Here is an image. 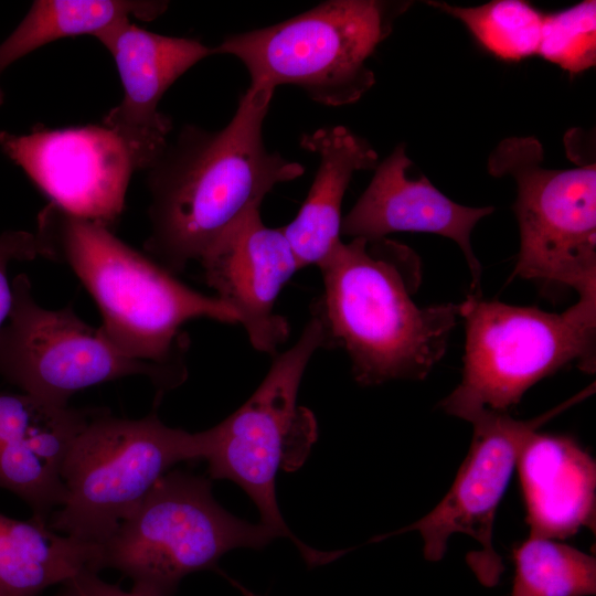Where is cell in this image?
Segmentation results:
<instances>
[{"label": "cell", "instance_id": "obj_1", "mask_svg": "<svg viewBox=\"0 0 596 596\" xmlns=\"http://www.w3.org/2000/svg\"><path fill=\"white\" fill-rule=\"evenodd\" d=\"M274 89L249 85L220 130L185 125L147 172L150 234L147 255L171 274L200 260L273 188L304 173L270 152L263 124Z\"/></svg>", "mask_w": 596, "mask_h": 596}, {"label": "cell", "instance_id": "obj_2", "mask_svg": "<svg viewBox=\"0 0 596 596\" xmlns=\"http://www.w3.org/2000/svg\"><path fill=\"white\" fill-rule=\"evenodd\" d=\"M323 290L311 306L326 348H342L362 386L423 380L444 356L459 304L419 307L421 260L390 240L341 242L319 266Z\"/></svg>", "mask_w": 596, "mask_h": 596}, {"label": "cell", "instance_id": "obj_3", "mask_svg": "<svg viewBox=\"0 0 596 596\" xmlns=\"http://www.w3.org/2000/svg\"><path fill=\"white\" fill-rule=\"evenodd\" d=\"M34 233L41 257L73 270L99 309L104 336L132 359L187 376L182 327L199 318L237 324L221 299L187 286L100 223L49 203Z\"/></svg>", "mask_w": 596, "mask_h": 596}, {"label": "cell", "instance_id": "obj_4", "mask_svg": "<svg viewBox=\"0 0 596 596\" xmlns=\"http://www.w3.org/2000/svg\"><path fill=\"white\" fill-rule=\"evenodd\" d=\"M413 4L406 0H329L286 21L225 38L214 54L237 57L251 85L300 87L313 102L343 106L375 83L369 58Z\"/></svg>", "mask_w": 596, "mask_h": 596}, {"label": "cell", "instance_id": "obj_5", "mask_svg": "<svg viewBox=\"0 0 596 596\" xmlns=\"http://www.w3.org/2000/svg\"><path fill=\"white\" fill-rule=\"evenodd\" d=\"M466 342L461 380L440 402L467 422L483 409L508 413L543 377L576 364L594 373L596 300L577 299L561 313L485 300L460 302Z\"/></svg>", "mask_w": 596, "mask_h": 596}, {"label": "cell", "instance_id": "obj_6", "mask_svg": "<svg viewBox=\"0 0 596 596\" xmlns=\"http://www.w3.org/2000/svg\"><path fill=\"white\" fill-rule=\"evenodd\" d=\"M296 343L274 356L262 383L235 412L203 430L204 457L211 479L238 485L256 505L260 523L287 538L310 564L337 557L318 552L296 538L281 517L276 499L279 470L299 468L317 439L313 414L297 402L306 368L326 348L321 320L311 312Z\"/></svg>", "mask_w": 596, "mask_h": 596}, {"label": "cell", "instance_id": "obj_7", "mask_svg": "<svg viewBox=\"0 0 596 596\" xmlns=\"http://www.w3.org/2000/svg\"><path fill=\"white\" fill-rule=\"evenodd\" d=\"M203 457V432L169 427L156 413L128 419L98 409L64 459L65 498L47 526L99 546L172 467Z\"/></svg>", "mask_w": 596, "mask_h": 596}, {"label": "cell", "instance_id": "obj_8", "mask_svg": "<svg viewBox=\"0 0 596 596\" xmlns=\"http://www.w3.org/2000/svg\"><path fill=\"white\" fill-rule=\"evenodd\" d=\"M276 538L224 510L207 478L170 470L98 546L97 568L119 571L143 596H173L187 575L214 567L231 550L262 549Z\"/></svg>", "mask_w": 596, "mask_h": 596}, {"label": "cell", "instance_id": "obj_9", "mask_svg": "<svg viewBox=\"0 0 596 596\" xmlns=\"http://www.w3.org/2000/svg\"><path fill=\"white\" fill-rule=\"evenodd\" d=\"M535 137H508L488 158L494 177L517 184L520 249L513 277L570 287L578 299L596 300V164L570 169L543 166Z\"/></svg>", "mask_w": 596, "mask_h": 596}, {"label": "cell", "instance_id": "obj_10", "mask_svg": "<svg viewBox=\"0 0 596 596\" xmlns=\"http://www.w3.org/2000/svg\"><path fill=\"white\" fill-rule=\"evenodd\" d=\"M12 291L0 330V376L21 393L64 407L75 393L126 376H146L161 393L185 381L174 371L124 354L72 307L40 306L25 274L14 277Z\"/></svg>", "mask_w": 596, "mask_h": 596}, {"label": "cell", "instance_id": "obj_11", "mask_svg": "<svg viewBox=\"0 0 596 596\" xmlns=\"http://www.w3.org/2000/svg\"><path fill=\"white\" fill-rule=\"evenodd\" d=\"M589 393L587 389L528 421L489 409L472 416L469 419L473 426L472 440L447 494L422 519L390 535L417 531L424 543L425 558L438 561L445 554L450 535L465 533L480 545L479 550L468 553L469 565L483 584H496L503 567L492 544L494 517L520 450L532 433Z\"/></svg>", "mask_w": 596, "mask_h": 596}, {"label": "cell", "instance_id": "obj_12", "mask_svg": "<svg viewBox=\"0 0 596 596\" xmlns=\"http://www.w3.org/2000/svg\"><path fill=\"white\" fill-rule=\"evenodd\" d=\"M2 152L50 203L110 228L120 216L131 174V153L110 128L86 125L0 131Z\"/></svg>", "mask_w": 596, "mask_h": 596}, {"label": "cell", "instance_id": "obj_13", "mask_svg": "<svg viewBox=\"0 0 596 596\" xmlns=\"http://www.w3.org/2000/svg\"><path fill=\"white\" fill-rule=\"evenodd\" d=\"M111 55L123 85L121 102L102 124L125 142L137 170L146 171L169 141L171 119L159 111L168 88L213 47L195 39L162 35L119 20L94 36Z\"/></svg>", "mask_w": 596, "mask_h": 596}, {"label": "cell", "instance_id": "obj_14", "mask_svg": "<svg viewBox=\"0 0 596 596\" xmlns=\"http://www.w3.org/2000/svg\"><path fill=\"white\" fill-rule=\"evenodd\" d=\"M199 262L206 284L235 312L252 347L275 356L289 333L275 302L300 270L281 227H268L259 210H253Z\"/></svg>", "mask_w": 596, "mask_h": 596}, {"label": "cell", "instance_id": "obj_15", "mask_svg": "<svg viewBox=\"0 0 596 596\" xmlns=\"http://www.w3.org/2000/svg\"><path fill=\"white\" fill-rule=\"evenodd\" d=\"M412 163L403 143L379 162L370 184L342 217L341 234L374 240L394 232H422L453 240L466 257L475 296H481V265L471 247V232L494 207L456 203L425 175L409 178Z\"/></svg>", "mask_w": 596, "mask_h": 596}, {"label": "cell", "instance_id": "obj_16", "mask_svg": "<svg viewBox=\"0 0 596 596\" xmlns=\"http://www.w3.org/2000/svg\"><path fill=\"white\" fill-rule=\"evenodd\" d=\"M96 412L0 391V488L28 503L32 518L47 523L63 503L64 459Z\"/></svg>", "mask_w": 596, "mask_h": 596}, {"label": "cell", "instance_id": "obj_17", "mask_svg": "<svg viewBox=\"0 0 596 596\" xmlns=\"http://www.w3.org/2000/svg\"><path fill=\"white\" fill-rule=\"evenodd\" d=\"M530 535L564 540L595 531L596 465L572 437L532 433L518 456Z\"/></svg>", "mask_w": 596, "mask_h": 596}, {"label": "cell", "instance_id": "obj_18", "mask_svg": "<svg viewBox=\"0 0 596 596\" xmlns=\"http://www.w3.org/2000/svg\"><path fill=\"white\" fill-rule=\"evenodd\" d=\"M300 146L319 156L312 185L296 217L283 226L300 269L320 266L342 242L341 206L355 172L375 169L377 153L347 127L320 128L304 135Z\"/></svg>", "mask_w": 596, "mask_h": 596}, {"label": "cell", "instance_id": "obj_19", "mask_svg": "<svg viewBox=\"0 0 596 596\" xmlns=\"http://www.w3.org/2000/svg\"><path fill=\"white\" fill-rule=\"evenodd\" d=\"M99 547L57 533L47 523L0 513V596H38L89 570Z\"/></svg>", "mask_w": 596, "mask_h": 596}, {"label": "cell", "instance_id": "obj_20", "mask_svg": "<svg viewBox=\"0 0 596 596\" xmlns=\"http://www.w3.org/2000/svg\"><path fill=\"white\" fill-rule=\"evenodd\" d=\"M167 1L36 0L14 31L0 44V76L14 62L57 40L97 33L130 17L151 21ZM3 95L0 89V104Z\"/></svg>", "mask_w": 596, "mask_h": 596}, {"label": "cell", "instance_id": "obj_21", "mask_svg": "<svg viewBox=\"0 0 596 596\" xmlns=\"http://www.w3.org/2000/svg\"><path fill=\"white\" fill-rule=\"evenodd\" d=\"M511 596H590L596 560L553 539L532 536L513 551Z\"/></svg>", "mask_w": 596, "mask_h": 596}, {"label": "cell", "instance_id": "obj_22", "mask_svg": "<svg viewBox=\"0 0 596 596\" xmlns=\"http://www.w3.org/2000/svg\"><path fill=\"white\" fill-rule=\"evenodd\" d=\"M428 3L465 24L493 56L518 62L538 54L543 14L523 0H493L475 7Z\"/></svg>", "mask_w": 596, "mask_h": 596}, {"label": "cell", "instance_id": "obj_23", "mask_svg": "<svg viewBox=\"0 0 596 596\" xmlns=\"http://www.w3.org/2000/svg\"><path fill=\"white\" fill-rule=\"evenodd\" d=\"M571 75L596 64V2L544 13L538 54Z\"/></svg>", "mask_w": 596, "mask_h": 596}, {"label": "cell", "instance_id": "obj_24", "mask_svg": "<svg viewBox=\"0 0 596 596\" xmlns=\"http://www.w3.org/2000/svg\"><path fill=\"white\" fill-rule=\"evenodd\" d=\"M41 257L40 245L34 232L9 230L0 232V330L12 307V281L8 267L12 262H29Z\"/></svg>", "mask_w": 596, "mask_h": 596}, {"label": "cell", "instance_id": "obj_25", "mask_svg": "<svg viewBox=\"0 0 596 596\" xmlns=\"http://www.w3.org/2000/svg\"><path fill=\"white\" fill-rule=\"evenodd\" d=\"M60 596H143L103 581L98 573L86 570L62 585Z\"/></svg>", "mask_w": 596, "mask_h": 596}, {"label": "cell", "instance_id": "obj_26", "mask_svg": "<svg viewBox=\"0 0 596 596\" xmlns=\"http://www.w3.org/2000/svg\"><path fill=\"white\" fill-rule=\"evenodd\" d=\"M231 582L233 583V585L242 593L243 596H258L254 593H252L251 590H248L247 588H245L243 585H241L238 582L236 581H233L231 579Z\"/></svg>", "mask_w": 596, "mask_h": 596}, {"label": "cell", "instance_id": "obj_27", "mask_svg": "<svg viewBox=\"0 0 596 596\" xmlns=\"http://www.w3.org/2000/svg\"><path fill=\"white\" fill-rule=\"evenodd\" d=\"M58 596V595H57Z\"/></svg>", "mask_w": 596, "mask_h": 596}]
</instances>
